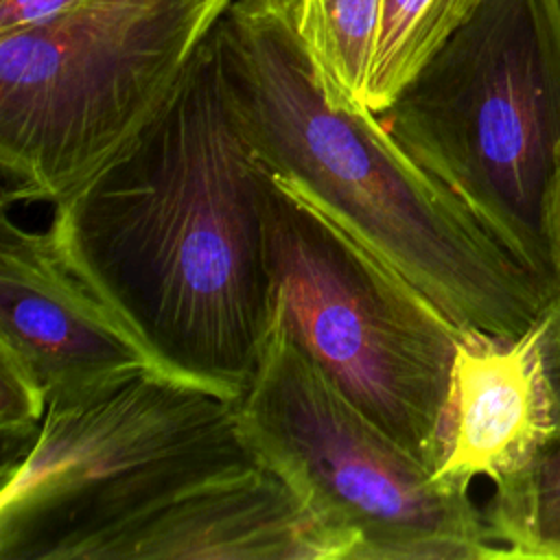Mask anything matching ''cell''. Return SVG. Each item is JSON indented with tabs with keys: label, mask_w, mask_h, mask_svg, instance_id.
Here are the masks:
<instances>
[{
	"label": "cell",
	"mask_w": 560,
	"mask_h": 560,
	"mask_svg": "<svg viewBox=\"0 0 560 560\" xmlns=\"http://www.w3.org/2000/svg\"><path fill=\"white\" fill-rule=\"evenodd\" d=\"M212 37L271 175L302 188L457 326L516 339L540 322L560 291L424 171L378 114L324 94L295 0H232Z\"/></svg>",
	"instance_id": "7a4b0ae2"
},
{
	"label": "cell",
	"mask_w": 560,
	"mask_h": 560,
	"mask_svg": "<svg viewBox=\"0 0 560 560\" xmlns=\"http://www.w3.org/2000/svg\"><path fill=\"white\" fill-rule=\"evenodd\" d=\"M269 179L210 31L158 114L52 206L50 230L158 368L236 398L273 322Z\"/></svg>",
	"instance_id": "6da1fadb"
},
{
	"label": "cell",
	"mask_w": 560,
	"mask_h": 560,
	"mask_svg": "<svg viewBox=\"0 0 560 560\" xmlns=\"http://www.w3.org/2000/svg\"><path fill=\"white\" fill-rule=\"evenodd\" d=\"M381 15L383 0H295L298 33L332 103L365 107Z\"/></svg>",
	"instance_id": "30bf717a"
},
{
	"label": "cell",
	"mask_w": 560,
	"mask_h": 560,
	"mask_svg": "<svg viewBox=\"0 0 560 560\" xmlns=\"http://www.w3.org/2000/svg\"><path fill=\"white\" fill-rule=\"evenodd\" d=\"M536 339L553 431H560V295L536 324Z\"/></svg>",
	"instance_id": "5bb4252c"
},
{
	"label": "cell",
	"mask_w": 560,
	"mask_h": 560,
	"mask_svg": "<svg viewBox=\"0 0 560 560\" xmlns=\"http://www.w3.org/2000/svg\"><path fill=\"white\" fill-rule=\"evenodd\" d=\"M48 389L31 368L0 346V470L18 464L33 446L48 409Z\"/></svg>",
	"instance_id": "4fadbf2b"
},
{
	"label": "cell",
	"mask_w": 560,
	"mask_h": 560,
	"mask_svg": "<svg viewBox=\"0 0 560 560\" xmlns=\"http://www.w3.org/2000/svg\"><path fill=\"white\" fill-rule=\"evenodd\" d=\"M236 418L337 560L505 558L470 486L438 475L352 405L293 339L276 304Z\"/></svg>",
	"instance_id": "8992f818"
},
{
	"label": "cell",
	"mask_w": 560,
	"mask_h": 560,
	"mask_svg": "<svg viewBox=\"0 0 560 560\" xmlns=\"http://www.w3.org/2000/svg\"><path fill=\"white\" fill-rule=\"evenodd\" d=\"M273 304L293 339L372 422L440 468L451 370L468 332L293 182L267 188Z\"/></svg>",
	"instance_id": "52a82bcc"
},
{
	"label": "cell",
	"mask_w": 560,
	"mask_h": 560,
	"mask_svg": "<svg viewBox=\"0 0 560 560\" xmlns=\"http://www.w3.org/2000/svg\"><path fill=\"white\" fill-rule=\"evenodd\" d=\"M483 518L505 558L560 560V431L494 483Z\"/></svg>",
	"instance_id": "8fae6325"
},
{
	"label": "cell",
	"mask_w": 560,
	"mask_h": 560,
	"mask_svg": "<svg viewBox=\"0 0 560 560\" xmlns=\"http://www.w3.org/2000/svg\"><path fill=\"white\" fill-rule=\"evenodd\" d=\"M79 0H0V33L39 24Z\"/></svg>",
	"instance_id": "9a60e30c"
},
{
	"label": "cell",
	"mask_w": 560,
	"mask_h": 560,
	"mask_svg": "<svg viewBox=\"0 0 560 560\" xmlns=\"http://www.w3.org/2000/svg\"><path fill=\"white\" fill-rule=\"evenodd\" d=\"M0 346L48 396L136 368H158L122 317L72 267L50 225L26 230L7 208L0 230ZM162 370V368H160Z\"/></svg>",
	"instance_id": "ba28073f"
},
{
	"label": "cell",
	"mask_w": 560,
	"mask_h": 560,
	"mask_svg": "<svg viewBox=\"0 0 560 560\" xmlns=\"http://www.w3.org/2000/svg\"><path fill=\"white\" fill-rule=\"evenodd\" d=\"M232 0H79L0 33L2 206L59 203L166 103Z\"/></svg>",
	"instance_id": "5b68a950"
},
{
	"label": "cell",
	"mask_w": 560,
	"mask_h": 560,
	"mask_svg": "<svg viewBox=\"0 0 560 560\" xmlns=\"http://www.w3.org/2000/svg\"><path fill=\"white\" fill-rule=\"evenodd\" d=\"M558 219H560V210H558Z\"/></svg>",
	"instance_id": "2e32d148"
},
{
	"label": "cell",
	"mask_w": 560,
	"mask_h": 560,
	"mask_svg": "<svg viewBox=\"0 0 560 560\" xmlns=\"http://www.w3.org/2000/svg\"><path fill=\"white\" fill-rule=\"evenodd\" d=\"M486 0H383L365 107L381 114Z\"/></svg>",
	"instance_id": "7c38bea8"
},
{
	"label": "cell",
	"mask_w": 560,
	"mask_h": 560,
	"mask_svg": "<svg viewBox=\"0 0 560 560\" xmlns=\"http://www.w3.org/2000/svg\"><path fill=\"white\" fill-rule=\"evenodd\" d=\"M258 462L236 398L160 368L52 394L28 453L0 470V560H109L131 532Z\"/></svg>",
	"instance_id": "3957f363"
},
{
	"label": "cell",
	"mask_w": 560,
	"mask_h": 560,
	"mask_svg": "<svg viewBox=\"0 0 560 560\" xmlns=\"http://www.w3.org/2000/svg\"><path fill=\"white\" fill-rule=\"evenodd\" d=\"M378 118L560 291V0H486Z\"/></svg>",
	"instance_id": "277c9868"
},
{
	"label": "cell",
	"mask_w": 560,
	"mask_h": 560,
	"mask_svg": "<svg viewBox=\"0 0 560 560\" xmlns=\"http://www.w3.org/2000/svg\"><path fill=\"white\" fill-rule=\"evenodd\" d=\"M553 433L536 326L516 339L468 330L451 370L446 442L438 475L470 486L516 472Z\"/></svg>",
	"instance_id": "9c48e42d"
}]
</instances>
